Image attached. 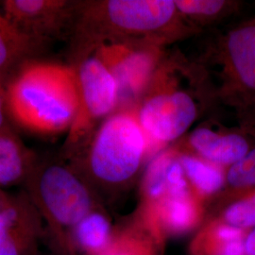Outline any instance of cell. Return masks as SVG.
I'll list each match as a JSON object with an SVG mask.
<instances>
[{
  "instance_id": "8fae6325",
  "label": "cell",
  "mask_w": 255,
  "mask_h": 255,
  "mask_svg": "<svg viewBox=\"0 0 255 255\" xmlns=\"http://www.w3.org/2000/svg\"><path fill=\"white\" fill-rule=\"evenodd\" d=\"M248 232L216 219L198 231L190 242L189 253L190 255H246Z\"/></svg>"
},
{
  "instance_id": "8992f818",
  "label": "cell",
  "mask_w": 255,
  "mask_h": 255,
  "mask_svg": "<svg viewBox=\"0 0 255 255\" xmlns=\"http://www.w3.org/2000/svg\"><path fill=\"white\" fill-rule=\"evenodd\" d=\"M79 4L66 0H3L0 9L19 32L47 46L73 30Z\"/></svg>"
},
{
  "instance_id": "7402d4cb",
  "label": "cell",
  "mask_w": 255,
  "mask_h": 255,
  "mask_svg": "<svg viewBox=\"0 0 255 255\" xmlns=\"http://www.w3.org/2000/svg\"><path fill=\"white\" fill-rule=\"evenodd\" d=\"M246 255H255V228L248 232L245 239Z\"/></svg>"
},
{
  "instance_id": "52a82bcc",
  "label": "cell",
  "mask_w": 255,
  "mask_h": 255,
  "mask_svg": "<svg viewBox=\"0 0 255 255\" xmlns=\"http://www.w3.org/2000/svg\"><path fill=\"white\" fill-rule=\"evenodd\" d=\"M45 223L25 191L3 192L0 200V255H37Z\"/></svg>"
},
{
  "instance_id": "ba28073f",
  "label": "cell",
  "mask_w": 255,
  "mask_h": 255,
  "mask_svg": "<svg viewBox=\"0 0 255 255\" xmlns=\"http://www.w3.org/2000/svg\"><path fill=\"white\" fill-rule=\"evenodd\" d=\"M197 107L183 92L159 95L146 101L139 114V121L148 134L159 141H172L190 127Z\"/></svg>"
},
{
  "instance_id": "5bb4252c",
  "label": "cell",
  "mask_w": 255,
  "mask_h": 255,
  "mask_svg": "<svg viewBox=\"0 0 255 255\" xmlns=\"http://www.w3.org/2000/svg\"><path fill=\"white\" fill-rule=\"evenodd\" d=\"M46 46L19 32L0 9V74L10 77L22 64L37 59Z\"/></svg>"
},
{
  "instance_id": "e0dca14e",
  "label": "cell",
  "mask_w": 255,
  "mask_h": 255,
  "mask_svg": "<svg viewBox=\"0 0 255 255\" xmlns=\"http://www.w3.org/2000/svg\"><path fill=\"white\" fill-rule=\"evenodd\" d=\"M180 162L187 180L202 196L213 195L223 187L226 178L219 165L188 155H182Z\"/></svg>"
},
{
  "instance_id": "2e32d148",
  "label": "cell",
  "mask_w": 255,
  "mask_h": 255,
  "mask_svg": "<svg viewBox=\"0 0 255 255\" xmlns=\"http://www.w3.org/2000/svg\"><path fill=\"white\" fill-rule=\"evenodd\" d=\"M164 241L139 219L116 231L109 250L103 255H163Z\"/></svg>"
},
{
  "instance_id": "4fadbf2b",
  "label": "cell",
  "mask_w": 255,
  "mask_h": 255,
  "mask_svg": "<svg viewBox=\"0 0 255 255\" xmlns=\"http://www.w3.org/2000/svg\"><path fill=\"white\" fill-rule=\"evenodd\" d=\"M190 144L204 159L217 165L237 164L250 151L244 137L236 133L221 135L205 128L192 133Z\"/></svg>"
},
{
  "instance_id": "7a4b0ae2",
  "label": "cell",
  "mask_w": 255,
  "mask_h": 255,
  "mask_svg": "<svg viewBox=\"0 0 255 255\" xmlns=\"http://www.w3.org/2000/svg\"><path fill=\"white\" fill-rule=\"evenodd\" d=\"M60 254L65 255L74 227L98 208L88 182L64 161H38L24 183Z\"/></svg>"
},
{
  "instance_id": "ffe728a7",
  "label": "cell",
  "mask_w": 255,
  "mask_h": 255,
  "mask_svg": "<svg viewBox=\"0 0 255 255\" xmlns=\"http://www.w3.org/2000/svg\"><path fill=\"white\" fill-rule=\"evenodd\" d=\"M224 1L219 0H176V9L186 14L213 15L224 6Z\"/></svg>"
},
{
  "instance_id": "3957f363",
  "label": "cell",
  "mask_w": 255,
  "mask_h": 255,
  "mask_svg": "<svg viewBox=\"0 0 255 255\" xmlns=\"http://www.w3.org/2000/svg\"><path fill=\"white\" fill-rule=\"evenodd\" d=\"M176 10L171 0H108L79 4L74 36L82 50L101 46L126 32L152 31L165 26Z\"/></svg>"
},
{
  "instance_id": "5b68a950",
  "label": "cell",
  "mask_w": 255,
  "mask_h": 255,
  "mask_svg": "<svg viewBox=\"0 0 255 255\" xmlns=\"http://www.w3.org/2000/svg\"><path fill=\"white\" fill-rule=\"evenodd\" d=\"M76 71L79 108L63 147L66 157L82 143L94 122L109 116L119 97L116 78L97 55L83 57Z\"/></svg>"
},
{
  "instance_id": "7c38bea8",
  "label": "cell",
  "mask_w": 255,
  "mask_h": 255,
  "mask_svg": "<svg viewBox=\"0 0 255 255\" xmlns=\"http://www.w3.org/2000/svg\"><path fill=\"white\" fill-rule=\"evenodd\" d=\"M38 161L15 130L0 133V189L24 184Z\"/></svg>"
},
{
  "instance_id": "9a60e30c",
  "label": "cell",
  "mask_w": 255,
  "mask_h": 255,
  "mask_svg": "<svg viewBox=\"0 0 255 255\" xmlns=\"http://www.w3.org/2000/svg\"><path fill=\"white\" fill-rule=\"evenodd\" d=\"M227 51L238 82L255 92V26L233 30L227 40Z\"/></svg>"
},
{
  "instance_id": "30bf717a",
  "label": "cell",
  "mask_w": 255,
  "mask_h": 255,
  "mask_svg": "<svg viewBox=\"0 0 255 255\" xmlns=\"http://www.w3.org/2000/svg\"><path fill=\"white\" fill-rule=\"evenodd\" d=\"M115 235L108 216L96 208L71 231L65 255H103L109 250Z\"/></svg>"
},
{
  "instance_id": "603a6c76",
  "label": "cell",
  "mask_w": 255,
  "mask_h": 255,
  "mask_svg": "<svg viewBox=\"0 0 255 255\" xmlns=\"http://www.w3.org/2000/svg\"><path fill=\"white\" fill-rule=\"evenodd\" d=\"M2 194H3V191L0 189V200H1V197H2Z\"/></svg>"
},
{
  "instance_id": "44dd1931",
  "label": "cell",
  "mask_w": 255,
  "mask_h": 255,
  "mask_svg": "<svg viewBox=\"0 0 255 255\" xmlns=\"http://www.w3.org/2000/svg\"><path fill=\"white\" fill-rule=\"evenodd\" d=\"M9 78L10 77L0 74V133L15 130L8 110L7 87Z\"/></svg>"
},
{
  "instance_id": "d6986e66",
  "label": "cell",
  "mask_w": 255,
  "mask_h": 255,
  "mask_svg": "<svg viewBox=\"0 0 255 255\" xmlns=\"http://www.w3.org/2000/svg\"><path fill=\"white\" fill-rule=\"evenodd\" d=\"M226 180L230 186L245 190L255 187V148L229 168Z\"/></svg>"
},
{
  "instance_id": "9c48e42d",
  "label": "cell",
  "mask_w": 255,
  "mask_h": 255,
  "mask_svg": "<svg viewBox=\"0 0 255 255\" xmlns=\"http://www.w3.org/2000/svg\"><path fill=\"white\" fill-rule=\"evenodd\" d=\"M141 220L163 241L182 237L197 228L201 220V207L193 194L168 195L148 204Z\"/></svg>"
},
{
  "instance_id": "ac0fdd59",
  "label": "cell",
  "mask_w": 255,
  "mask_h": 255,
  "mask_svg": "<svg viewBox=\"0 0 255 255\" xmlns=\"http://www.w3.org/2000/svg\"><path fill=\"white\" fill-rule=\"evenodd\" d=\"M220 220L237 228L250 231L255 228V191L232 202L223 211Z\"/></svg>"
},
{
  "instance_id": "6da1fadb",
  "label": "cell",
  "mask_w": 255,
  "mask_h": 255,
  "mask_svg": "<svg viewBox=\"0 0 255 255\" xmlns=\"http://www.w3.org/2000/svg\"><path fill=\"white\" fill-rule=\"evenodd\" d=\"M14 128L43 136L69 130L79 108V83L70 65L33 59L10 76L7 87Z\"/></svg>"
},
{
  "instance_id": "277c9868",
  "label": "cell",
  "mask_w": 255,
  "mask_h": 255,
  "mask_svg": "<svg viewBox=\"0 0 255 255\" xmlns=\"http://www.w3.org/2000/svg\"><path fill=\"white\" fill-rule=\"evenodd\" d=\"M145 150V137L135 119L117 114L105 119L95 133L84 171L102 188H119L137 172Z\"/></svg>"
}]
</instances>
